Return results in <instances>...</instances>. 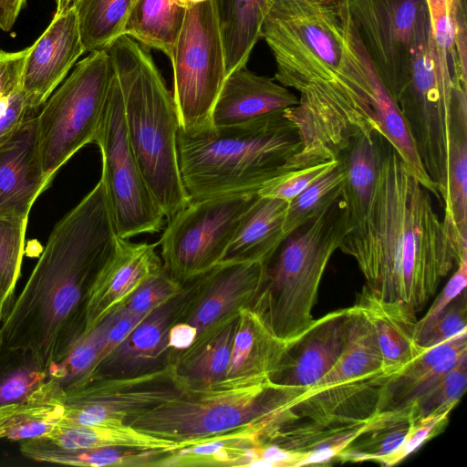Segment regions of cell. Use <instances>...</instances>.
Masks as SVG:
<instances>
[{
  "label": "cell",
  "instance_id": "6da1fadb",
  "mask_svg": "<svg viewBox=\"0 0 467 467\" xmlns=\"http://www.w3.org/2000/svg\"><path fill=\"white\" fill-rule=\"evenodd\" d=\"M118 239L100 178L51 231L22 292L2 319L0 344L32 350L47 368L61 360L86 334L89 295Z\"/></svg>",
  "mask_w": 467,
  "mask_h": 467
},
{
  "label": "cell",
  "instance_id": "7a4b0ae2",
  "mask_svg": "<svg viewBox=\"0 0 467 467\" xmlns=\"http://www.w3.org/2000/svg\"><path fill=\"white\" fill-rule=\"evenodd\" d=\"M339 250L353 257L365 287L416 313L436 293L461 255L431 192L409 171L384 138L382 158L367 213L348 231Z\"/></svg>",
  "mask_w": 467,
  "mask_h": 467
},
{
  "label": "cell",
  "instance_id": "3957f363",
  "mask_svg": "<svg viewBox=\"0 0 467 467\" xmlns=\"http://www.w3.org/2000/svg\"><path fill=\"white\" fill-rule=\"evenodd\" d=\"M275 79L299 93L303 122L340 128L378 111L376 74L350 19L347 0H273L261 29Z\"/></svg>",
  "mask_w": 467,
  "mask_h": 467
},
{
  "label": "cell",
  "instance_id": "277c9868",
  "mask_svg": "<svg viewBox=\"0 0 467 467\" xmlns=\"http://www.w3.org/2000/svg\"><path fill=\"white\" fill-rule=\"evenodd\" d=\"M149 49L124 35L106 50L119 84L130 144L168 222L191 200L180 171L173 96Z\"/></svg>",
  "mask_w": 467,
  "mask_h": 467
},
{
  "label": "cell",
  "instance_id": "5b68a950",
  "mask_svg": "<svg viewBox=\"0 0 467 467\" xmlns=\"http://www.w3.org/2000/svg\"><path fill=\"white\" fill-rule=\"evenodd\" d=\"M177 146L185 191L196 201L257 192L287 171L288 161L302 144L283 109L199 136L179 130Z\"/></svg>",
  "mask_w": 467,
  "mask_h": 467
},
{
  "label": "cell",
  "instance_id": "8992f818",
  "mask_svg": "<svg viewBox=\"0 0 467 467\" xmlns=\"http://www.w3.org/2000/svg\"><path fill=\"white\" fill-rule=\"evenodd\" d=\"M306 389L259 381L184 387L176 397L129 419L126 424L180 448L251 425H267Z\"/></svg>",
  "mask_w": 467,
  "mask_h": 467
},
{
  "label": "cell",
  "instance_id": "52a82bcc",
  "mask_svg": "<svg viewBox=\"0 0 467 467\" xmlns=\"http://www.w3.org/2000/svg\"><path fill=\"white\" fill-rule=\"evenodd\" d=\"M345 234L339 198L287 235L265 264L264 281L251 308L280 339L294 341L315 321L312 311L323 275Z\"/></svg>",
  "mask_w": 467,
  "mask_h": 467
},
{
  "label": "cell",
  "instance_id": "ba28073f",
  "mask_svg": "<svg viewBox=\"0 0 467 467\" xmlns=\"http://www.w3.org/2000/svg\"><path fill=\"white\" fill-rule=\"evenodd\" d=\"M113 76L106 49L76 63L37 116L42 170L48 187L57 171L81 148L94 143Z\"/></svg>",
  "mask_w": 467,
  "mask_h": 467
},
{
  "label": "cell",
  "instance_id": "9c48e42d",
  "mask_svg": "<svg viewBox=\"0 0 467 467\" xmlns=\"http://www.w3.org/2000/svg\"><path fill=\"white\" fill-rule=\"evenodd\" d=\"M170 60L180 130L189 136L212 132V112L226 78L213 0L187 5Z\"/></svg>",
  "mask_w": 467,
  "mask_h": 467
},
{
  "label": "cell",
  "instance_id": "30bf717a",
  "mask_svg": "<svg viewBox=\"0 0 467 467\" xmlns=\"http://www.w3.org/2000/svg\"><path fill=\"white\" fill-rule=\"evenodd\" d=\"M94 143L101 153L100 178L107 188L119 237L129 239L160 232L165 216L147 186L130 144L122 95L114 70Z\"/></svg>",
  "mask_w": 467,
  "mask_h": 467
},
{
  "label": "cell",
  "instance_id": "8fae6325",
  "mask_svg": "<svg viewBox=\"0 0 467 467\" xmlns=\"http://www.w3.org/2000/svg\"><path fill=\"white\" fill-rule=\"evenodd\" d=\"M257 197L253 192L191 201L168 221L161 237L163 268L186 284L217 265Z\"/></svg>",
  "mask_w": 467,
  "mask_h": 467
},
{
  "label": "cell",
  "instance_id": "7c38bea8",
  "mask_svg": "<svg viewBox=\"0 0 467 467\" xmlns=\"http://www.w3.org/2000/svg\"><path fill=\"white\" fill-rule=\"evenodd\" d=\"M350 19L377 76L396 100L406 83L425 0H347Z\"/></svg>",
  "mask_w": 467,
  "mask_h": 467
},
{
  "label": "cell",
  "instance_id": "4fadbf2b",
  "mask_svg": "<svg viewBox=\"0 0 467 467\" xmlns=\"http://www.w3.org/2000/svg\"><path fill=\"white\" fill-rule=\"evenodd\" d=\"M183 389L172 362L135 377L90 379L66 391L65 415L59 424L123 425Z\"/></svg>",
  "mask_w": 467,
  "mask_h": 467
},
{
  "label": "cell",
  "instance_id": "5bb4252c",
  "mask_svg": "<svg viewBox=\"0 0 467 467\" xmlns=\"http://www.w3.org/2000/svg\"><path fill=\"white\" fill-rule=\"evenodd\" d=\"M265 269V264L261 262L224 263L192 279L191 297L178 319L196 329L192 345L237 318L241 309L252 307Z\"/></svg>",
  "mask_w": 467,
  "mask_h": 467
},
{
  "label": "cell",
  "instance_id": "9a60e30c",
  "mask_svg": "<svg viewBox=\"0 0 467 467\" xmlns=\"http://www.w3.org/2000/svg\"><path fill=\"white\" fill-rule=\"evenodd\" d=\"M192 290V280L187 282L178 295L151 311L95 367L86 381L135 377L171 363L173 352L169 348V330L180 318Z\"/></svg>",
  "mask_w": 467,
  "mask_h": 467
},
{
  "label": "cell",
  "instance_id": "2e32d148",
  "mask_svg": "<svg viewBox=\"0 0 467 467\" xmlns=\"http://www.w3.org/2000/svg\"><path fill=\"white\" fill-rule=\"evenodd\" d=\"M354 322V306L315 319L290 343L270 380L306 390L315 385L333 368L348 347Z\"/></svg>",
  "mask_w": 467,
  "mask_h": 467
},
{
  "label": "cell",
  "instance_id": "e0dca14e",
  "mask_svg": "<svg viewBox=\"0 0 467 467\" xmlns=\"http://www.w3.org/2000/svg\"><path fill=\"white\" fill-rule=\"evenodd\" d=\"M85 52L75 7L55 13L25 58L20 91L27 104L40 110Z\"/></svg>",
  "mask_w": 467,
  "mask_h": 467
},
{
  "label": "cell",
  "instance_id": "ac0fdd59",
  "mask_svg": "<svg viewBox=\"0 0 467 467\" xmlns=\"http://www.w3.org/2000/svg\"><path fill=\"white\" fill-rule=\"evenodd\" d=\"M157 244L119 237L116 251L95 282L87 306L86 334L121 305L138 287L163 270Z\"/></svg>",
  "mask_w": 467,
  "mask_h": 467
},
{
  "label": "cell",
  "instance_id": "d6986e66",
  "mask_svg": "<svg viewBox=\"0 0 467 467\" xmlns=\"http://www.w3.org/2000/svg\"><path fill=\"white\" fill-rule=\"evenodd\" d=\"M46 188L35 117L0 145V214L28 218L34 202Z\"/></svg>",
  "mask_w": 467,
  "mask_h": 467
},
{
  "label": "cell",
  "instance_id": "ffe728a7",
  "mask_svg": "<svg viewBox=\"0 0 467 467\" xmlns=\"http://www.w3.org/2000/svg\"><path fill=\"white\" fill-rule=\"evenodd\" d=\"M297 103L298 97L287 88L245 66L226 76L212 112V122L214 130L239 126Z\"/></svg>",
  "mask_w": 467,
  "mask_h": 467
},
{
  "label": "cell",
  "instance_id": "44dd1931",
  "mask_svg": "<svg viewBox=\"0 0 467 467\" xmlns=\"http://www.w3.org/2000/svg\"><path fill=\"white\" fill-rule=\"evenodd\" d=\"M389 374L377 372L315 390H305L289 408L299 418L323 421L366 420L379 412Z\"/></svg>",
  "mask_w": 467,
  "mask_h": 467
},
{
  "label": "cell",
  "instance_id": "7402d4cb",
  "mask_svg": "<svg viewBox=\"0 0 467 467\" xmlns=\"http://www.w3.org/2000/svg\"><path fill=\"white\" fill-rule=\"evenodd\" d=\"M368 318L384 371L392 375L424 350L416 343V312L400 302L383 300L363 286L355 303Z\"/></svg>",
  "mask_w": 467,
  "mask_h": 467
},
{
  "label": "cell",
  "instance_id": "603a6c76",
  "mask_svg": "<svg viewBox=\"0 0 467 467\" xmlns=\"http://www.w3.org/2000/svg\"><path fill=\"white\" fill-rule=\"evenodd\" d=\"M467 355V329L435 347L389 376L383 387L379 411L410 406L428 391L463 356Z\"/></svg>",
  "mask_w": 467,
  "mask_h": 467
},
{
  "label": "cell",
  "instance_id": "cb8c5ba5",
  "mask_svg": "<svg viewBox=\"0 0 467 467\" xmlns=\"http://www.w3.org/2000/svg\"><path fill=\"white\" fill-rule=\"evenodd\" d=\"M290 343L277 337L253 308L241 309L224 380L270 379Z\"/></svg>",
  "mask_w": 467,
  "mask_h": 467
},
{
  "label": "cell",
  "instance_id": "d4e9b609",
  "mask_svg": "<svg viewBox=\"0 0 467 467\" xmlns=\"http://www.w3.org/2000/svg\"><path fill=\"white\" fill-rule=\"evenodd\" d=\"M287 208L285 200L258 194L241 218L219 264H266L285 239L283 224Z\"/></svg>",
  "mask_w": 467,
  "mask_h": 467
},
{
  "label": "cell",
  "instance_id": "484cf974",
  "mask_svg": "<svg viewBox=\"0 0 467 467\" xmlns=\"http://www.w3.org/2000/svg\"><path fill=\"white\" fill-rule=\"evenodd\" d=\"M383 141L379 132L358 134L337 157L346 172L340 197L346 233L358 225L367 213L380 167Z\"/></svg>",
  "mask_w": 467,
  "mask_h": 467
},
{
  "label": "cell",
  "instance_id": "4316f807",
  "mask_svg": "<svg viewBox=\"0 0 467 467\" xmlns=\"http://www.w3.org/2000/svg\"><path fill=\"white\" fill-rule=\"evenodd\" d=\"M66 392L54 379L0 411V439L22 441L50 433L65 415Z\"/></svg>",
  "mask_w": 467,
  "mask_h": 467
},
{
  "label": "cell",
  "instance_id": "83f0119b",
  "mask_svg": "<svg viewBox=\"0 0 467 467\" xmlns=\"http://www.w3.org/2000/svg\"><path fill=\"white\" fill-rule=\"evenodd\" d=\"M443 221L462 254H467V94L453 102L450 126L449 198Z\"/></svg>",
  "mask_w": 467,
  "mask_h": 467
},
{
  "label": "cell",
  "instance_id": "f1b7e54d",
  "mask_svg": "<svg viewBox=\"0 0 467 467\" xmlns=\"http://www.w3.org/2000/svg\"><path fill=\"white\" fill-rule=\"evenodd\" d=\"M267 425L243 427L203 442L165 451L155 467L251 466Z\"/></svg>",
  "mask_w": 467,
  "mask_h": 467
},
{
  "label": "cell",
  "instance_id": "f546056e",
  "mask_svg": "<svg viewBox=\"0 0 467 467\" xmlns=\"http://www.w3.org/2000/svg\"><path fill=\"white\" fill-rule=\"evenodd\" d=\"M273 0H213L224 49L226 76L245 67L261 38Z\"/></svg>",
  "mask_w": 467,
  "mask_h": 467
},
{
  "label": "cell",
  "instance_id": "4dcf8cb0",
  "mask_svg": "<svg viewBox=\"0 0 467 467\" xmlns=\"http://www.w3.org/2000/svg\"><path fill=\"white\" fill-rule=\"evenodd\" d=\"M237 324L238 317L200 343L173 353L172 363L184 387L202 388L225 379Z\"/></svg>",
  "mask_w": 467,
  "mask_h": 467
},
{
  "label": "cell",
  "instance_id": "1f68e13d",
  "mask_svg": "<svg viewBox=\"0 0 467 467\" xmlns=\"http://www.w3.org/2000/svg\"><path fill=\"white\" fill-rule=\"evenodd\" d=\"M22 454L33 461L89 467H154L167 451H140L123 447L64 449L44 438L20 441Z\"/></svg>",
  "mask_w": 467,
  "mask_h": 467
},
{
  "label": "cell",
  "instance_id": "d6a6232c",
  "mask_svg": "<svg viewBox=\"0 0 467 467\" xmlns=\"http://www.w3.org/2000/svg\"><path fill=\"white\" fill-rule=\"evenodd\" d=\"M419 420L408 407L376 413L367 427L337 456L340 462H382L395 452Z\"/></svg>",
  "mask_w": 467,
  "mask_h": 467
},
{
  "label": "cell",
  "instance_id": "836d02e7",
  "mask_svg": "<svg viewBox=\"0 0 467 467\" xmlns=\"http://www.w3.org/2000/svg\"><path fill=\"white\" fill-rule=\"evenodd\" d=\"M42 438L64 449L97 447H123L140 451L180 449V445L174 441L146 434L128 424L119 426L58 424L50 433Z\"/></svg>",
  "mask_w": 467,
  "mask_h": 467
},
{
  "label": "cell",
  "instance_id": "e575fe53",
  "mask_svg": "<svg viewBox=\"0 0 467 467\" xmlns=\"http://www.w3.org/2000/svg\"><path fill=\"white\" fill-rule=\"evenodd\" d=\"M186 7L178 0H137L125 27V35L169 59L180 33Z\"/></svg>",
  "mask_w": 467,
  "mask_h": 467
},
{
  "label": "cell",
  "instance_id": "d590c367",
  "mask_svg": "<svg viewBox=\"0 0 467 467\" xmlns=\"http://www.w3.org/2000/svg\"><path fill=\"white\" fill-rule=\"evenodd\" d=\"M436 59L442 76L467 90V35L455 25L451 0H425Z\"/></svg>",
  "mask_w": 467,
  "mask_h": 467
},
{
  "label": "cell",
  "instance_id": "8d00e7d4",
  "mask_svg": "<svg viewBox=\"0 0 467 467\" xmlns=\"http://www.w3.org/2000/svg\"><path fill=\"white\" fill-rule=\"evenodd\" d=\"M354 306V328L348 347L333 368L306 390H315L369 374L385 372L370 323L356 304Z\"/></svg>",
  "mask_w": 467,
  "mask_h": 467
},
{
  "label": "cell",
  "instance_id": "74e56055",
  "mask_svg": "<svg viewBox=\"0 0 467 467\" xmlns=\"http://www.w3.org/2000/svg\"><path fill=\"white\" fill-rule=\"evenodd\" d=\"M137 0H78L77 13L86 52L107 49L125 35V27Z\"/></svg>",
  "mask_w": 467,
  "mask_h": 467
},
{
  "label": "cell",
  "instance_id": "f35d334b",
  "mask_svg": "<svg viewBox=\"0 0 467 467\" xmlns=\"http://www.w3.org/2000/svg\"><path fill=\"white\" fill-rule=\"evenodd\" d=\"M47 377V368L32 350L0 344V411L25 400Z\"/></svg>",
  "mask_w": 467,
  "mask_h": 467
},
{
  "label": "cell",
  "instance_id": "ab89813d",
  "mask_svg": "<svg viewBox=\"0 0 467 467\" xmlns=\"http://www.w3.org/2000/svg\"><path fill=\"white\" fill-rule=\"evenodd\" d=\"M374 84L381 135L396 150L410 174L441 204L438 187L425 171L410 130L396 103L377 74L374 77Z\"/></svg>",
  "mask_w": 467,
  "mask_h": 467
},
{
  "label": "cell",
  "instance_id": "60d3db41",
  "mask_svg": "<svg viewBox=\"0 0 467 467\" xmlns=\"http://www.w3.org/2000/svg\"><path fill=\"white\" fill-rule=\"evenodd\" d=\"M115 308L85 334L59 361L47 368V378L56 379L65 392L84 383L96 365L108 332L118 317Z\"/></svg>",
  "mask_w": 467,
  "mask_h": 467
},
{
  "label": "cell",
  "instance_id": "b9f144b4",
  "mask_svg": "<svg viewBox=\"0 0 467 467\" xmlns=\"http://www.w3.org/2000/svg\"><path fill=\"white\" fill-rule=\"evenodd\" d=\"M345 180V169L337 160L332 170L289 201L283 224L285 238L334 204L341 197Z\"/></svg>",
  "mask_w": 467,
  "mask_h": 467
},
{
  "label": "cell",
  "instance_id": "7bdbcfd3",
  "mask_svg": "<svg viewBox=\"0 0 467 467\" xmlns=\"http://www.w3.org/2000/svg\"><path fill=\"white\" fill-rule=\"evenodd\" d=\"M27 218L0 214V307L13 294L20 275Z\"/></svg>",
  "mask_w": 467,
  "mask_h": 467
},
{
  "label": "cell",
  "instance_id": "ee69618b",
  "mask_svg": "<svg viewBox=\"0 0 467 467\" xmlns=\"http://www.w3.org/2000/svg\"><path fill=\"white\" fill-rule=\"evenodd\" d=\"M467 386V355L463 356L428 391L411 405L418 420L451 411Z\"/></svg>",
  "mask_w": 467,
  "mask_h": 467
},
{
  "label": "cell",
  "instance_id": "f6af8a7d",
  "mask_svg": "<svg viewBox=\"0 0 467 467\" xmlns=\"http://www.w3.org/2000/svg\"><path fill=\"white\" fill-rule=\"evenodd\" d=\"M185 284L173 278L164 268L145 281L118 307L126 314L146 317L183 288Z\"/></svg>",
  "mask_w": 467,
  "mask_h": 467
},
{
  "label": "cell",
  "instance_id": "bcb514c9",
  "mask_svg": "<svg viewBox=\"0 0 467 467\" xmlns=\"http://www.w3.org/2000/svg\"><path fill=\"white\" fill-rule=\"evenodd\" d=\"M465 289L437 316L417 337L416 343L423 350L445 342L467 329Z\"/></svg>",
  "mask_w": 467,
  "mask_h": 467
},
{
  "label": "cell",
  "instance_id": "7dc6e473",
  "mask_svg": "<svg viewBox=\"0 0 467 467\" xmlns=\"http://www.w3.org/2000/svg\"><path fill=\"white\" fill-rule=\"evenodd\" d=\"M337 164L336 159L284 172L267 182L257 193L262 197L278 198L289 202Z\"/></svg>",
  "mask_w": 467,
  "mask_h": 467
},
{
  "label": "cell",
  "instance_id": "c3c4849f",
  "mask_svg": "<svg viewBox=\"0 0 467 467\" xmlns=\"http://www.w3.org/2000/svg\"><path fill=\"white\" fill-rule=\"evenodd\" d=\"M451 411L422 418L415 423L399 449L386 458L381 465L398 464L428 440L439 434L446 426Z\"/></svg>",
  "mask_w": 467,
  "mask_h": 467
},
{
  "label": "cell",
  "instance_id": "681fc988",
  "mask_svg": "<svg viewBox=\"0 0 467 467\" xmlns=\"http://www.w3.org/2000/svg\"><path fill=\"white\" fill-rule=\"evenodd\" d=\"M39 109L30 107L20 89L0 99V145L22 124L37 116Z\"/></svg>",
  "mask_w": 467,
  "mask_h": 467
},
{
  "label": "cell",
  "instance_id": "f907efd6",
  "mask_svg": "<svg viewBox=\"0 0 467 467\" xmlns=\"http://www.w3.org/2000/svg\"><path fill=\"white\" fill-rule=\"evenodd\" d=\"M456 267V271L438 295V297L432 303L425 316L420 320H418L415 339L416 337L465 289L467 285V257L463 258Z\"/></svg>",
  "mask_w": 467,
  "mask_h": 467
},
{
  "label": "cell",
  "instance_id": "816d5d0a",
  "mask_svg": "<svg viewBox=\"0 0 467 467\" xmlns=\"http://www.w3.org/2000/svg\"><path fill=\"white\" fill-rule=\"evenodd\" d=\"M28 47L16 52L0 49V99L20 89L21 76Z\"/></svg>",
  "mask_w": 467,
  "mask_h": 467
},
{
  "label": "cell",
  "instance_id": "f5cc1de1",
  "mask_svg": "<svg viewBox=\"0 0 467 467\" xmlns=\"http://www.w3.org/2000/svg\"><path fill=\"white\" fill-rule=\"evenodd\" d=\"M116 309L119 313L118 317L108 332L105 343L99 354L95 367L98 366L106 357H108L145 318L126 314L119 307H116Z\"/></svg>",
  "mask_w": 467,
  "mask_h": 467
},
{
  "label": "cell",
  "instance_id": "db71d44e",
  "mask_svg": "<svg viewBox=\"0 0 467 467\" xmlns=\"http://www.w3.org/2000/svg\"><path fill=\"white\" fill-rule=\"evenodd\" d=\"M196 334V329L187 323L177 321L169 330V348L173 353L184 350L193 343Z\"/></svg>",
  "mask_w": 467,
  "mask_h": 467
},
{
  "label": "cell",
  "instance_id": "11a10c76",
  "mask_svg": "<svg viewBox=\"0 0 467 467\" xmlns=\"http://www.w3.org/2000/svg\"><path fill=\"white\" fill-rule=\"evenodd\" d=\"M26 0H0V29L10 31L26 6Z\"/></svg>",
  "mask_w": 467,
  "mask_h": 467
},
{
  "label": "cell",
  "instance_id": "9f6ffc18",
  "mask_svg": "<svg viewBox=\"0 0 467 467\" xmlns=\"http://www.w3.org/2000/svg\"><path fill=\"white\" fill-rule=\"evenodd\" d=\"M56 3V13H62L71 7H74L78 0H54Z\"/></svg>",
  "mask_w": 467,
  "mask_h": 467
},
{
  "label": "cell",
  "instance_id": "6f0895ef",
  "mask_svg": "<svg viewBox=\"0 0 467 467\" xmlns=\"http://www.w3.org/2000/svg\"><path fill=\"white\" fill-rule=\"evenodd\" d=\"M317 1L323 2V3H334V2H337L339 0H317Z\"/></svg>",
  "mask_w": 467,
  "mask_h": 467
},
{
  "label": "cell",
  "instance_id": "680465c9",
  "mask_svg": "<svg viewBox=\"0 0 467 467\" xmlns=\"http://www.w3.org/2000/svg\"><path fill=\"white\" fill-rule=\"evenodd\" d=\"M3 309H4V308H1V307H0V324H1V322H2L3 316H4V315H3ZM0 326H1V325H0Z\"/></svg>",
  "mask_w": 467,
  "mask_h": 467
}]
</instances>
